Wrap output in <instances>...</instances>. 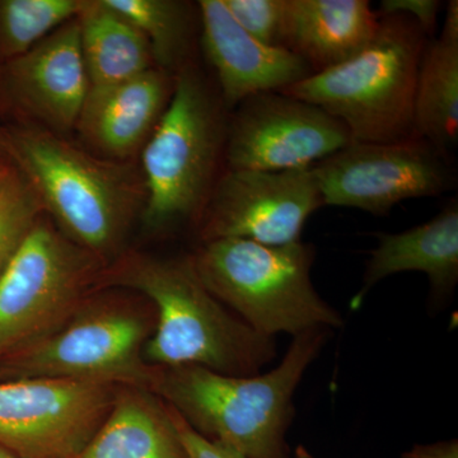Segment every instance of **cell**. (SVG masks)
Returning a JSON list of instances; mask_svg holds the SVG:
<instances>
[{
  "mask_svg": "<svg viewBox=\"0 0 458 458\" xmlns=\"http://www.w3.org/2000/svg\"><path fill=\"white\" fill-rule=\"evenodd\" d=\"M330 331L316 327L294 336L282 361L264 375H223L191 364L155 367L149 390L195 432L245 458H291L285 437L294 394Z\"/></svg>",
  "mask_w": 458,
  "mask_h": 458,
  "instance_id": "obj_1",
  "label": "cell"
},
{
  "mask_svg": "<svg viewBox=\"0 0 458 458\" xmlns=\"http://www.w3.org/2000/svg\"><path fill=\"white\" fill-rule=\"evenodd\" d=\"M146 295L156 324L144 346L152 367L200 366L229 376H255L276 358V337L252 330L201 282L192 256H131L105 278Z\"/></svg>",
  "mask_w": 458,
  "mask_h": 458,
  "instance_id": "obj_2",
  "label": "cell"
},
{
  "mask_svg": "<svg viewBox=\"0 0 458 458\" xmlns=\"http://www.w3.org/2000/svg\"><path fill=\"white\" fill-rule=\"evenodd\" d=\"M311 243L267 246L240 238L208 241L192 255L201 282L256 333L300 335L340 328L344 318L316 291Z\"/></svg>",
  "mask_w": 458,
  "mask_h": 458,
  "instance_id": "obj_3",
  "label": "cell"
},
{
  "mask_svg": "<svg viewBox=\"0 0 458 458\" xmlns=\"http://www.w3.org/2000/svg\"><path fill=\"white\" fill-rule=\"evenodd\" d=\"M427 35L411 18L381 17L375 38L342 64L283 90L327 111L357 143H391L412 135L419 66Z\"/></svg>",
  "mask_w": 458,
  "mask_h": 458,
  "instance_id": "obj_4",
  "label": "cell"
},
{
  "mask_svg": "<svg viewBox=\"0 0 458 458\" xmlns=\"http://www.w3.org/2000/svg\"><path fill=\"white\" fill-rule=\"evenodd\" d=\"M216 98L197 69L177 72L174 92L143 155L148 200L144 223L162 231L200 219L216 185L225 153L227 122Z\"/></svg>",
  "mask_w": 458,
  "mask_h": 458,
  "instance_id": "obj_5",
  "label": "cell"
},
{
  "mask_svg": "<svg viewBox=\"0 0 458 458\" xmlns=\"http://www.w3.org/2000/svg\"><path fill=\"white\" fill-rule=\"evenodd\" d=\"M156 316L120 300H86L49 333L0 361V382L71 379L149 390L155 367L144 346Z\"/></svg>",
  "mask_w": 458,
  "mask_h": 458,
  "instance_id": "obj_6",
  "label": "cell"
},
{
  "mask_svg": "<svg viewBox=\"0 0 458 458\" xmlns=\"http://www.w3.org/2000/svg\"><path fill=\"white\" fill-rule=\"evenodd\" d=\"M93 258L36 221L0 276V361L62 324L86 300Z\"/></svg>",
  "mask_w": 458,
  "mask_h": 458,
  "instance_id": "obj_7",
  "label": "cell"
},
{
  "mask_svg": "<svg viewBox=\"0 0 458 458\" xmlns=\"http://www.w3.org/2000/svg\"><path fill=\"white\" fill-rule=\"evenodd\" d=\"M13 150L36 192L75 245L93 256L113 251L128 219V194L120 181L47 132H21Z\"/></svg>",
  "mask_w": 458,
  "mask_h": 458,
  "instance_id": "obj_8",
  "label": "cell"
},
{
  "mask_svg": "<svg viewBox=\"0 0 458 458\" xmlns=\"http://www.w3.org/2000/svg\"><path fill=\"white\" fill-rule=\"evenodd\" d=\"M325 207L385 216L410 199L434 198L456 185L447 156L421 138L357 143L313 165Z\"/></svg>",
  "mask_w": 458,
  "mask_h": 458,
  "instance_id": "obj_9",
  "label": "cell"
},
{
  "mask_svg": "<svg viewBox=\"0 0 458 458\" xmlns=\"http://www.w3.org/2000/svg\"><path fill=\"white\" fill-rule=\"evenodd\" d=\"M119 387L54 378L0 382V447L17 458H77Z\"/></svg>",
  "mask_w": 458,
  "mask_h": 458,
  "instance_id": "obj_10",
  "label": "cell"
},
{
  "mask_svg": "<svg viewBox=\"0 0 458 458\" xmlns=\"http://www.w3.org/2000/svg\"><path fill=\"white\" fill-rule=\"evenodd\" d=\"M340 120L283 92L250 96L234 107L225 132L229 170L311 168L352 143Z\"/></svg>",
  "mask_w": 458,
  "mask_h": 458,
  "instance_id": "obj_11",
  "label": "cell"
},
{
  "mask_svg": "<svg viewBox=\"0 0 458 458\" xmlns=\"http://www.w3.org/2000/svg\"><path fill=\"white\" fill-rule=\"evenodd\" d=\"M325 207L312 168L227 170L200 216L203 242L240 238L267 246L298 242L313 213Z\"/></svg>",
  "mask_w": 458,
  "mask_h": 458,
  "instance_id": "obj_12",
  "label": "cell"
},
{
  "mask_svg": "<svg viewBox=\"0 0 458 458\" xmlns=\"http://www.w3.org/2000/svg\"><path fill=\"white\" fill-rule=\"evenodd\" d=\"M198 9L201 45L225 107L234 108L258 93L283 92L315 74L291 51L255 40L238 25L225 0H201Z\"/></svg>",
  "mask_w": 458,
  "mask_h": 458,
  "instance_id": "obj_13",
  "label": "cell"
},
{
  "mask_svg": "<svg viewBox=\"0 0 458 458\" xmlns=\"http://www.w3.org/2000/svg\"><path fill=\"white\" fill-rule=\"evenodd\" d=\"M9 80L21 102L44 122L60 131L73 128L89 95L80 17L14 57Z\"/></svg>",
  "mask_w": 458,
  "mask_h": 458,
  "instance_id": "obj_14",
  "label": "cell"
},
{
  "mask_svg": "<svg viewBox=\"0 0 458 458\" xmlns=\"http://www.w3.org/2000/svg\"><path fill=\"white\" fill-rule=\"evenodd\" d=\"M377 246L370 251L363 284L351 300L358 310L370 289L388 276L419 271L428 276L430 294L443 300L458 283V201L451 200L423 225L400 233H375Z\"/></svg>",
  "mask_w": 458,
  "mask_h": 458,
  "instance_id": "obj_15",
  "label": "cell"
},
{
  "mask_svg": "<svg viewBox=\"0 0 458 458\" xmlns=\"http://www.w3.org/2000/svg\"><path fill=\"white\" fill-rule=\"evenodd\" d=\"M379 22L367 0H285L283 49L319 73L360 53Z\"/></svg>",
  "mask_w": 458,
  "mask_h": 458,
  "instance_id": "obj_16",
  "label": "cell"
},
{
  "mask_svg": "<svg viewBox=\"0 0 458 458\" xmlns=\"http://www.w3.org/2000/svg\"><path fill=\"white\" fill-rule=\"evenodd\" d=\"M77 458H189L171 410L152 391L120 386L113 408Z\"/></svg>",
  "mask_w": 458,
  "mask_h": 458,
  "instance_id": "obj_17",
  "label": "cell"
},
{
  "mask_svg": "<svg viewBox=\"0 0 458 458\" xmlns=\"http://www.w3.org/2000/svg\"><path fill=\"white\" fill-rule=\"evenodd\" d=\"M174 87L164 73L149 69L86 104L80 122L105 152L128 156L161 120Z\"/></svg>",
  "mask_w": 458,
  "mask_h": 458,
  "instance_id": "obj_18",
  "label": "cell"
},
{
  "mask_svg": "<svg viewBox=\"0 0 458 458\" xmlns=\"http://www.w3.org/2000/svg\"><path fill=\"white\" fill-rule=\"evenodd\" d=\"M412 135L448 156L458 140V2L445 11L441 36L428 42L419 66Z\"/></svg>",
  "mask_w": 458,
  "mask_h": 458,
  "instance_id": "obj_19",
  "label": "cell"
},
{
  "mask_svg": "<svg viewBox=\"0 0 458 458\" xmlns=\"http://www.w3.org/2000/svg\"><path fill=\"white\" fill-rule=\"evenodd\" d=\"M80 21L89 78L86 104L149 71L153 56L147 38L128 21L105 7L101 0L87 2Z\"/></svg>",
  "mask_w": 458,
  "mask_h": 458,
  "instance_id": "obj_20",
  "label": "cell"
},
{
  "mask_svg": "<svg viewBox=\"0 0 458 458\" xmlns=\"http://www.w3.org/2000/svg\"><path fill=\"white\" fill-rule=\"evenodd\" d=\"M147 38L153 59L165 69L188 64L192 13L188 3L174 0H101Z\"/></svg>",
  "mask_w": 458,
  "mask_h": 458,
  "instance_id": "obj_21",
  "label": "cell"
},
{
  "mask_svg": "<svg viewBox=\"0 0 458 458\" xmlns=\"http://www.w3.org/2000/svg\"><path fill=\"white\" fill-rule=\"evenodd\" d=\"M82 0H4L0 2V47L8 56L31 50L57 26L80 16Z\"/></svg>",
  "mask_w": 458,
  "mask_h": 458,
  "instance_id": "obj_22",
  "label": "cell"
},
{
  "mask_svg": "<svg viewBox=\"0 0 458 458\" xmlns=\"http://www.w3.org/2000/svg\"><path fill=\"white\" fill-rule=\"evenodd\" d=\"M38 213L32 190L8 176L0 194V276L35 225Z\"/></svg>",
  "mask_w": 458,
  "mask_h": 458,
  "instance_id": "obj_23",
  "label": "cell"
},
{
  "mask_svg": "<svg viewBox=\"0 0 458 458\" xmlns=\"http://www.w3.org/2000/svg\"><path fill=\"white\" fill-rule=\"evenodd\" d=\"M225 4L255 40L283 49L285 0H225Z\"/></svg>",
  "mask_w": 458,
  "mask_h": 458,
  "instance_id": "obj_24",
  "label": "cell"
},
{
  "mask_svg": "<svg viewBox=\"0 0 458 458\" xmlns=\"http://www.w3.org/2000/svg\"><path fill=\"white\" fill-rule=\"evenodd\" d=\"M441 9L442 2L439 0H382L377 13L379 17L403 14L411 18L428 38L436 30Z\"/></svg>",
  "mask_w": 458,
  "mask_h": 458,
  "instance_id": "obj_25",
  "label": "cell"
},
{
  "mask_svg": "<svg viewBox=\"0 0 458 458\" xmlns=\"http://www.w3.org/2000/svg\"><path fill=\"white\" fill-rule=\"evenodd\" d=\"M170 410L174 427L179 432L181 442L189 458H245L233 448L221 442L205 438L201 434L195 432L174 409L170 408Z\"/></svg>",
  "mask_w": 458,
  "mask_h": 458,
  "instance_id": "obj_26",
  "label": "cell"
},
{
  "mask_svg": "<svg viewBox=\"0 0 458 458\" xmlns=\"http://www.w3.org/2000/svg\"><path fill=\"white\" fill-rule=\"evenodd\" d=\"M401 458H458L457 439L417 445L403 452Z\"/></svg>",
  "mask_w": 458,
  "mask_h": 458,
  "instance_id": "obj_27",
  "label": "cell"
},
{
  "mask_svg": "<svg viewBox=\"0 0 458 458\" xmlns=\"http://www.w3.org/2000/svg\"><path fill=\"white\" fill-rule=\"evenodd\" d=\"M294 458H318L303 445H298L294 451Z\"/></svg>",
  "mask_w": 458,
  "mask_h": 458,
  "instance_id": "obj_28",
  "label": "cell"
},
{
  "mask_svg": "<svg viewBox=\"0 0 458 458\" xmlns=\"http://www.w3.org/2000/svg\"><path fill=\"white\" fill-rule=\"evenodd\" d=\"M0 458H17L14 457L13 454H9L7 450H4V448L0 447Z\"/></svg>",
  "mask_w": 458,
  "mask_h": 458,
  "instance_id": "obj_29",
  "label": "cell"
},
{
  "mask_svg": "<svg viewBox=\"0 0 458 458\" xmlns=\"http://www.w3.org/2000/svg\"><path fill=\"white\" fill-rule=\"evenodd\" d=\"M8 176L0 177V194H2L3 186H4L5 180H7Z\"/></svg>",
  "mask_w": 458,
  "mask_h": 458,
  "instance_id": "obj_30",
  "label": "cell"
},
{
  "mask_svg": "<svg viewBox=\"0 0 458 458\" xmlns=\"http://www.w3.org/2000/svg\"><path fill=\"white\" fill-rule=\"evenodd\" d=\"M3 176H7V174H5V172L3 171L2 168H0V177H3Z\"/></svg>",
  "mask_w": 458,
  "mask_h": 458,
  "instance_id": "obj_31",
  "label": "cell"
}]
</instances>
